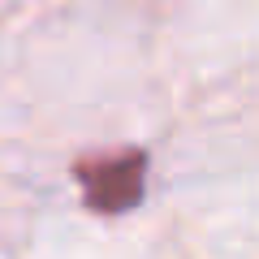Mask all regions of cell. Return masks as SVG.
I'll return each instance as SVG.
<instances>
[{
	"label": "cell",
	"instance_id": "6da1fadb",
	"mask_svg": "<svg viewBox=\"0 0 259 259\" xmlns=\"http://www.w3.org/2000/svg\"><path fill=\"white\" fill-rule=\"evenodd\" d=\"M87 203L100 207V212H125V207L139 203L143 194V156H117L104 160V164L87 168Z\"/></svg>",
	"mask_w": 259,
	"mask_h": 259
}]
</instances>
